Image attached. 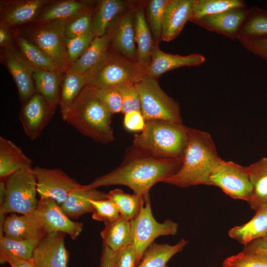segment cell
<instances>
[{"mask_svg": "<svg viewBox=\"0 0 267 267\" xmlns=\"http://www.w3.org/2000/svg\"><path fill=\"white\" fill-rule=\"evenodd\" d=\"M181 163V161L157 157L133 147L118 167L96 178L86 185L95 189L114 185H125L145 202L150 200L151 188L175 174Z\"/></svg>", "mask_w": 267, "mask_h": 267, "instance_id": "1", "label": "cell"}, {"mask_svg": "<svg viewBox=\"0 0 267 267\" xmlns=\"http://www.w3.org/2000/svg\"><path fill=\"white\" fill-rule=\"evenodd\" d=\"M222 160L209 133L188 128L181 166L164 182L180 187L209 185V177Z\"/></svg>", "mask_w": 267, "mask_h": 267, "instance_id": "2", "label": "cell"}, {"mask_svg": "<svg viewBox=\"0 0 267 267\" xmlns=\"http://www.w3.org/2000/svg\"><path fill=\"white\" fill-rule=\"evenodd\" d=\"M113 114L102 104L87 85L67 112L63 121L81 134L100 143L114 140Z\"/></svg>", "mask_w": 267, "mask_h": 267, "instance_id": "3", "label": "cell"}, {"mask_svg": "<svg viewBox=\"0 0 267 267\" xmlns=\"http://www.w3.org/2000/svg\"><path fill=\"white\" fill-rule=\"evenodd\" d=\"M188 130L182 123L146 121L141 133L134 134L133 146L157 157L182 161Z\"/></svg>", "mask_w": 267, "mask_h": 267, "instance_id": "4", "label": "cell"}, {"mask_svg": "<svg viewBox=\"0 0 267 267\" xmlns=\"http://www.w3.org/2000/svg\"><path fill=\"white\" fill-rule=\"evenodd\" d=\"M87 85L99 89L135 84L147 75L145 68L115 50L111 46L101 59L86 74Z\"/></svg>", "mask_w": 267, "mask_h": 267, "instance_id": "5", "label": "cell"}, {"mask_svg": "<svg viewBox=\"0 0 267 267\" xmlns=\"http://www.w3.org/2000/svg\"><path fill=\"white\" fill-rule=\"evenodd\" d=\"M64 21H53L32 24L18 33L42 50L59 70L64 74L68 69L65 50Z\"/></svg>", "mask_w": 267, "mask_h": 267, "instance_id": "6", "label": "cell"}, {"mask_svg": "<svg viewBox=\"0 0 267 267\" xmlns=\"http://www.w3.org/2000/svg\"><path fill=\"white\" fill-rule=\"evenodd\" d=\"M5 197L0 213L27 215L33 213L39 200L35 176L32 168L22 169L5 179Z\"/></svg>", "mask_w": 267, "mask_h": 267, "instance_id": "7", "label": "cell"}, {"mask_svg": "<svg viewBox=\"0 0 267 267\" xmlns=\"http://www.w3.org/2000/svg\"><path fill=\"white\" fill-rule=\"evenodd\" d=\"M134 85L140 96L141 112L146 121L160 120L182 123L178 103L163 91L157 79L146 75Z\"/></svg>", "mask_w": 267, "mask_h": 267, "instance_id": "8", "label": "cell"}, {"mask_svg": "<svg viewBox=\"0 0 267 267\" xmlns=\"http://www.w3.org/2000/svg\"><path fill=\"white\" fill-rule=\"evenodd\" d=\"M130 224L131 245L136 251L139 263L146 249L156 238L176 235L178 229V223L170 219L162 223L155 219L152 213L150 200L144 202L137 216L130 221Z\"/></svg>", "mask_w": 267, "mask_h": 267, "instance_id": "9", "label": "cell"}, {"mask_svg": "<svg viewBox=\"0 0 267 267\" xmlns=\"http://www.w3.org/2000/svg\"><path fill=\"white\" fill-rule=\"evenodd\" d=\"M209 185L220 188L233 199L248 202L252 194V185L247 167L230 161H221L211 174Z\"/></svg>", "mask_w": 267, "mask_h": 267, "instance_id": "10", "label": "cell"}, {"mask_svg": "<svg viewBox=\"0 0 267 267\" xmlns=\"http://www.w3.org/2000/svg\"><path fill=\"white\" fill-rule=\"evenodd\" d=\"M32 169L40 198L51 199L60 206L73 190L82 185L59 169L37 166Z\"/></svg>", "mask_w": 267, "mask_h": 267, "instance_id": "11", "label": "cell"}, {"mask_svg": "<svg viewBox=\"0 0 267 267\" xmlns=\"http://www.w3.org/2000/svg\"><path fill=\"white\" fill-rule=\"evenodd\" d=\"M34 213L45 234L62 232L74 240L82 231L83 223L72 221L51 199L40 198Z\"/></svg>", "mask_w": 267, "mask_h": 267, "instance_id": "12", "label": "cell"}, {"mask_svg": "<svg viewBox=\"0 0 267 267\" xmlns=\"http://www.w3.org/2000/svg\"><path fill=\"white\" fill-rule=\"evenodd\" d=\"M0 58L12 77L21 101L25 103L37 93L33 76V67L13 44L2 48Z\"/></svg>", "mask_w": 267, "mask_h": 267, "instance_id": "13", "label": "cell"}, {"mask_svg": "<svg viewBox=\"0 0 267 267\" xmlns=\"http://www.w3.org/2000/svg\"><path fill=\"white\" fill-rule=\"evenodd\" d=\"M65 235L59 232L48 233L40 239L32 259L37 267H67L69 254Z\"/></svg>", "mask_w": 267, "mask_h": 267, "instance_id": "14", "label": "cell"}, {"mask_svg": "<svg viewBox=\"0 0 267 267\" xmlns=\"http://www.w3.org/2000/svg\"><path fill=\"white\" fill-rule=\"evenodd\" d=\"M111 34V46L126 58L137 62L135 43L134 6L126 9L108 30Z\"/></svg>", "mask_w": 267, "mask_h": 267, "instance_id": "15", "label": "cell"}, {"mask_svg": "<svg viewBox=\"0 0 267 267\" xmlns=\"http://www.w3.org/2000/svg\"><path fill=\"white\" fill-rule=\"evenodd\" d=\"M53 115L44 98L36 93L23 103L19 120L26 134L35 140L40 136Z\"/></svg>", "mask_w": 267, "mask_h": 267, "instance_id": "16", "label": "cell"}, {"mask_svg": "<svg viewBox=\"0 0 267 267\" xmlns=\"http://www.w3.org/2000/svg\"><path fill=\"white\" fill-rule=\"evenodd\" d=\"M52 0H1L0 22L9 27L33 22Z\"/></svg>", "mask_w": 267, "mask_h": 267, "instance_id": "17", "label": "cell"}, {"mask_svg": "<svg viewBox=\"0 0 267 267\" xmlns=\"http://www.w3.org/2000/svg\"><path fill=\"white\" fill-rule=\"evenodd\" d=\"M249 8L231 9L218 14L207 15L190 21L209 31L237 39L239 29Z\"/></svg>", "mask_w": 267, "mask_h": 267, "instance_id": "18", "label": "cell"}, {"mask_svg": "<svg viewBox=\"0 0 267 267\" xmlns=\"http://www.w3.org/2000/svg\"><path fill=\"white\" fill-rule=\"evenodd\" d=\"M206 61L205 57L199 53L179 55L162 51L156 45L150 63L147 68V75L157 79L163 74L181 67L199 66Z\"/></svg>", "mask_w": 267, "mask_h": 267, "instance_id": "19", "label": "cell"}, {"mask_svg": "<svg viewBox=\"0 0 267 267\" xmlns=\"http://www.w3.org/2000/svg\"><path fill=\"white\" fill-rule=\"evenodd\" d=\"M194 0H171L163 18L161 40L170 42L177 38L190 21Z\"/></svg>", "mask_w": 267, "mask_h": 267, "instance_id": "20", "label": "cell"}, {"mask_svg": "<svg viewBox=\"0 0 267 267\" xmlns=\"http://www.w3.org/2000/svg\"><path fill=\"white\" fill-rule=\"evenodd\" d=\"M45 234L34 213L5 217L0 227V235L14 240L42 238Z\"/></svg>", "mask_w": 267, "mask_h": 267, "instance_id": "21", "label": "cell"}, {"mask_svg": "<svg viewBox=\"0 0 267 267\" xmlns=\"http://www.w3.org/2000/svg\"><path fill=\"white\" fill-rule=\"evenodd\" d=\"M94 2L86 0H52L33 21L39 23L53 21L67 22L75 16L91 8Z\"/></svg>", "mask_w": 267, "mask_h": 267, "instance_id": "22", "label": "cell"}, {"mask_svg": "<svg viewBox=\"0 0 267 267\" xmlns=\"http://www.w3.org/2000/svg\"><path fill=\"white\" fill-rule=\"evenodd\" d=\"M134 15L137 62L147 70L156 44L147 22L142 5H134Z\"/></svg>", "mask_w": 267, "mask_h": 267, "instance_id": "23", "label": "cell"}, {"mask_svg": "<svg viewBox=\"0 0 267 267\" xmlns=\"http://www.w3.org/2000/svg\"><path fill=\"white\" fill-rule=\"evenodd\" d=\"M107 198V193L89 188L86 185H81L70 193L60 207L69 218L77 219L84 214L93 212L91 199Z\"/></svg>", "mask_w": 267, "mask_h": 267, "instance_id": "24", "label": "cell"}, {"mask_svg": "<svg viewBox=\"0 0 267 267\" xmlns=\"http://www.w3.org/2000/svg\"><path fill=\"white\" fill-rule=\"evenodd\" d=\"M32 160L9 139L0 137V178L3 181L24 168H30Z\"/></svg>", "mask_w": 267, "mask_h": 267, "instance_id": "25", "label": "cell"}, {"mask_svg": "<svg viewBox=\"0 0 267 267\" xmlns=\"http://www.w3.org/2000/svg\"><path fill=\"white\" fill-rule=\"evenodd\" d=\"M63 75L59 72L44 71L33 67V76L36 92L44 98L53 115L59 105Z\"/></svg>", "mask_w": 267, "mask_h": 267, "instance_id": "26", "label": "cell"}, {"mask_svg": "<svg viewBox=\"0 0 267 267\" xmlns=\"http://www.w3.org/2000/svg\"><path fill=\"white\" fill-rule=\"evenodd\" d=\"M255 216L248 222L231 228L228 235L246 246L267 234V204L256 211Z\"/></svg>", "mask_w": 267, "mask_h": 267, "instance_id": "27", "label": "cell"}, {"mask_svg": "<svg viewBox=\"0 0 267 267\" xmlns=\"http://www.w3.org/2000/svg\"><path fill=\"white\" fill-rule=\"evenodd\" d=\"M127 8L121 0H101L96 2L93 13L95 37L105 34L116 19Z\"/></svg>", "mask_w": 267, "mask_h": 267, "instance_id": "28", "label": "cell"}, {"mask_svg": "<svg viewBox=\"0 0 267 267\" xmlns=\"http://www.w3.org/2000/svg\"><path fill=\"white\" fill-rule=\"evenodd\" d=\"M85 74L68 68L63 74L60 87L59 106L63 120L74 101L87 86Z\"/></svg>", "mask_w": 267, "mask_h": 267, "instance_id": "29", "label": "cell"}, {"mask_svg": "<svg viewBox=\"0 0 267 267\" xmlns=\"http://www.w3.org/2000/svg\"><path fill=\"white\" fill-rule=\"evenodd\" d=\"M247 168L252 188L248 203L256 211L267 204V158L263 157Z\"/></svg>", "mask_w": 267, "mask_h": 267, "instance_id": "30", "label": "cell"}, {"mask_svg": "<svg viewBox=\"0 0 267 267\" xmlns=\"http://www.w3.org/2000/svg\"><path fill=\"white\" fill-rule=\"evenodd\" d=\"M104 223L100 232L103 244L116 252L132 244L130 221L120 215L117 219Z\"/></svg>", "mask_w": 267, "mask_h": 267, "instance_id": "31", "label": "cell"}, {"mask_svg": "<svg viewBox=\"0 0 267 267\" xmlns=\"http://www.w3.org/2000/svg\"><path fill=\"white\" fill-rule=\"evenodd\" d=\"M188 241L182 239L175 245L152 243L145 251L137 267H170L167 263L181 252Z\"/></svg>", "mask_w": 267, "mask_h": 267, "instance_id": "32", "label": "cell"}, {"mask_svg": "<svg viewBox=\"0 0 267 267\" xmlns=\"http://www.w3.org/2000/svg\"><path fill=\"white\" fill-rule=\"evenodd\" d=\"M111 34L109 31L100 37H95L83 55L69 66L75 71L86 74L103 56L111 46Z\"/></svg>", "mask_w": 267, "mask_h": 267, "instance_id": "33", "label": "cell"}, {"mask_svg": "<svg viewBox=\"0 0 267 267\" xmlns=\"http://www.w3.org/2000/svg\"><path fill=\"white\" fill-rule=\"evenodd\" d=\"M13 33L19 50L32 66L40 70L61 73L47 55L38 47L21 36L16 29H14Z\"/></svg>", "mask_w": 267, "mask_h": 267, "instance_id": "34", "label": "cell"}, {"mask_svg": "<svg viewBox=\"0 0 267 267\" xmlns=\"http://www.w3.org/2000/svg\"><path fill=\"white\" fill-rule=\"evenodd\" d=\"M260 38H267V10L253 6L249 8L237 39Z\"/></svg>", "mask_w": 267, "mask_h": 267, "instance_id": "35", "label": "cell"}, {"mask_svg": "<svg viewBox=\"0 0 267 267\" xmlns=\"http://www.w3.org/2000/svg\"><path fill=\"white\" fill-rule=\"evenodd\" d=\"M107 198L115 205L121 216L131 221L139 213L144 199L134 193H126L120 189H115L107 193Z\"/></svg>", "mask_w": 267, "mask_h": 267, "instance_id": "36", "label": "cell"}, {"mask_svg": "<svg viewBox=\"0 0 267 267\" xmlns=\"http://www.w3.org/2000/svg\"><path fill=\"white\" fill-rule=\"evenodd\" d=\"M0 236V258L9 257L27 260L32 259L35 247L41 239L14 240L3 235Z\"/></svg>", "mask_w": 267, "mask_h": 267, "instance_id": "37", "label": "cell"}, {"mask_svg": "<svg viewBox=\"0 0 267 267\" xmlns=\"http://www.w3.org/2000/svg\"><path fill=\"white\" fill-rule=\"evenodd\" d=\"M243 8H247V4L242 0H194L189 21L231 9Z\"/></svg>", "mask_w": 267, "mask_h": 267, "instance_id": "38", "label": "cell"}, {"mask_svg": "<svg viewBox=\"0 0 267 267\" xmlns=\"http://www.w3.org/2000/svg\"><path fill=\"white\" fill-rule=\"evenodd\" d=\"M171 0H151L147 4V13L150 29L154 43L158 45L161 41L164 14Z\"/></svg>", "mask_w": 267, "mask_h": 267, "instance_id": "39", "label": "cell"}, {"mask_svg": "<svg viewBox=\"0 0 267 267\" xmlns=\"http://www.w3.org/2000/svg\"><path fill=\"white\" fill-rule=\"evenodd\" d=\"M94 5L91 8L66 22L65 35L72 38L85 35L94 34L93 13Z\"/></svg>", "mask_w": 267, "mask_h": 267, "instance_id": "40", "label": "cell"}, {"mask_svg": "<svg viewBox=\"0 0 267 267\" xmlns=\"http://www.w3.org/2000/svg\"><path fill=\"white\" fill-rule=\"evenodd\" d=\"M94 34L65 38V50L69 66L80 58L95 37Z\"/></svg>", "mask_w": 267, "mask_h": 267, "instance_id": "41", "label": "cell"}, {"mask_svg": "<svg viewBox=\"0 0 267 267\" xmlns=\"http://www.w3.org/2000/svg\"><path fill=\"white\" fill-rule=\"evenodd\" d=\"M222 267H267V256L242 251L226 258Z\"/></svg>", "mask_w": 267, "mask_h": 267, "instance_id": "42", "label": "cell"}, {"mask_svg": "<svg viewBox=\"0 0 267 267\" xmlns=\"http://www.w3.org/2000/svg\"><path fill=\"white\" fill-rule=\"evenodd\" d=\"M89 87L96 97L110 113L113 115L122 112V98L116 88L99 89Z\"/></svg>", "mask_w": 267, "mask_h": 267, "instance_id": "43", "label": "cell"}, {"mask_svg": "<svg viewBox=\"0 0 267 267\" xmlns=\"http://www.w3.org/2000/svg\"><path fill=\"white\" fill-rule=\"evenodd\" d=\"M90 201L93 208L91 217L94 220L105 223L113 221L120 216L115 205L108 198L101 200L91 199Z\"/></svg>", "mask_w": 267, "mask_h": 267, "instance_id": "44", "label": "cell"}, {"mask_svg": "<svg viewBox=\"0 0 267 267\" xmlns=\"http://www.w3.org/2000/svg\"><path fill=\"white\" fill-rule=\"evenodd\" d=\"M122 98V112L125 114L132 111H141L139 93L132 83H125L116 87Z\"/></svg>", "mask_w": 267, "mask_h": 267, "instance_id": "45", "label": "cell"}, {"mask_svg": "<svg viewBox=\"0 0 267 267\" xmlns=\"http://www.w3.org/2000/svg\"><path fill=\"white\" fill-rule=\"evenodd\" d=\"M114 267H137L139 263L134 248L131 244L114 252Z\"/></svg>", "mask_w": 267, "mask_h": 267, "instance_id": "46", "label": "cell"}, {"mask_svg": "<svg viewBox=\"0 0 267 267\" xmlns=\"http://www.w3.org/2000/svg\"><path fill=\"white\" fill-rule=\"evenodd\" d=\"M238 41L246 50L267 62V38L241 39Z\"/></svg>", "mask_w": 267, "mask_h": 267, "instance_id": "47", "label": "cell"}, {"mask_svg": "<svg viewBox=\"0 0 267 267\" xmlns=\"http://www.w3.org/2000/svg\"><path fill=\"white\" fill-rule=\"evenodd\" d=\"M146 120L141 111H132L124 114L123 124L129 131H142L144 128Z\"/></svg>", "mask_w": 267, "mask_h": 267, "instance_id": "48", "label": "cell"}, {"mask_svg": "<svg viewBox=\"0 0 267 267\" xmlns=\"http://www.w3.org/2000/svg\"><path fill=\"white\" fill-rule=\"evenodd\" d=\"M243 252L267 256V234L244 246Z\"/></svg>", "mask_w": 267, "mask_h": 267, "instance_id": "49", "label": "cell"}, {"mask_svg": "<svg viewBox=\"0 0 267 267\" xmlns=\"http://www.w3.org/2000/svg\"><path fill=\"white\" fill-rule=\"evenodd\" d=\"M13 31L11 33L10 27L0 22V46L2 48L12 44Z\"/></svg>", "mask_w": 267, "mask_h": 267, "instance_id": "50", "label": "cell"}, {"mask_svg": "<svg viewBox=\"0 0 267 267\" xmlns=\"http://www.w3.org/2000/svg\"><path fill=\"white\" fill-rule=\"evenodd\" d=\"M114 251L107 246L102 244L99 267H114L113 259Z\"/></svg>", "mask_w": 267, "mask_h": 267, "instance_id": "51", "label": "cell"}, {"mask_svg": "<svg viewBox=\"0 0 267 267\" xmlns=\"http://www.w3.org/2000/svg\"><path fill=\"white\" fill-rule=\"evenodd\" d=\"M1 263H7L11 267H37L32 260H27L9 257L0 258Z\"/></svg>", "mask_w": 267, "mask_h": 267, "instance_id": "52", "label": "cell"}]
</instances>
